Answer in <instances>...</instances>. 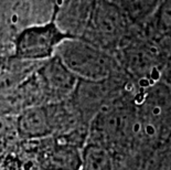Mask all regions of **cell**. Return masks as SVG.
I'll use <instances>...</instances> for the list:
<instances>
[{
	"instance_id": "obj_1",
	"label": "cell",
	"mask_w": 171,
	"mask_h": 170,
	"mask_svg": "<svg viewBox=\"0 0 171 170\" xmlns=\"http://www.w3.org/2000/svg\"><path fill=\"white\" fill-rule=\"evenodd\" d=\"M55 55L78 80L104 81L114 70V61L104 51L75 38L65 40Z\"/></svg>"
},
{
	"instance_id": "obj_2",
	"label": "cell",
	"mask_w": 171,
	"mask_h": 170,
	"mask_svg": "<svg viewBox=\"0 0 171 170\" xmlns=\"http://www.w3.org/2000/svg\"><path fill=\"white\" fill-rule=\"evenodd\" d=\"M74 37L66 34L57 27L55 18L44 24L28 27L17 37L15 56L19 60H50L65 40Z\"/></svg>"
},
{
	"instance_id": "obj_3",
	"label": "cell",
	"mask_w": 171,
	"mask_h": 170,
	"mask_svg": "<svg viewBox=\"0 0 171 170\" xmlns=\"http://www.w3.org/2000/svg\"><path fill=\"white\" fill-rule=\"evenodd\" d=\"M39 86L43 101L60 103L68 99L75 90L78 79L68 70L57 55H54L38 72Z\"/></svg>"
},
{
	"instance_id": "obj_4",
	"label": "cell",
	"mask_w": 171,
	"mask_h": 170,
	"mask_svg": "<svg viewBox=\"0 0 171 170\" xmlns=\"http://www.w3.org/2000/svg\"><path fill=\"white\" fill-rule=\"evenodd\" d=\"M17 129L24 139L42 138L53 135L49 105L27 107L18 117Z\"/></svg>"
}]
</instances>
